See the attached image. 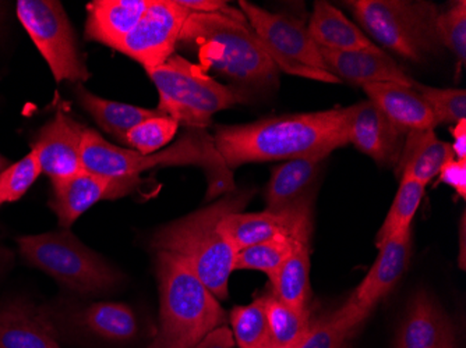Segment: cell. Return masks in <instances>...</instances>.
Segmentation results:
<instances>
[{
	"label": "cell",
	"mask_w": 466,
	"mask_h": 348,
	"mask_svg": "<svg viewBox=\"0 0 466 348\" xmlns=\"http://www.w3.org/2000/svg\"><path fill=\"white\" fill-rule=\"evenodd\" d=\"M412 256V227L397 233L379 247L376 263L350 298L365 313L376 307L404 276Z\"/></svg>",
	"instance_id": "2e32d148"
},
{
	"label": "cell",
	"mask_w": 466,
	"mask_h": 348,
	"mask_svg": "<svg viewBox=\"0 0 466 348\" xmlns=\"http://www.w3.org/2000/svg\"><path fill=\"white\" fill-rule=\"evenodd\" d=\"M188 15L190 12L177 0H150L138 25L117 52L140 63L144 69L159 66L175 55Z\"/></svg>",
	"instance_id": "8fae6325"
},
{
	"label": "cell",
	"mask_w": 466,
	"mask_h": 348,
	"mask_svg": "<svg viewBox=\"0 0 466 348\" xmlns=\"http://www.w3.org/2000/svg\"><path fill=\"white\" fill-rule=\"evenodd\" d=\"M177 128L179 124L174 119L158 114L133 127L126 137V145L141 155H151L174 140Z\"/></svg>",
	"instance_id": "d6a6232c"
},
{
	"label": "cell",
	"mask_w": 466,
	"mask_h": 348,
	"mask_svg": "<svg viewBox=\"0 0 466 348\" xmlns=\"http://www.w3.org/2000/svg\"><path fill=\"white\" fill-rule=\"evenodd\" d=\"M0 348H62L51 315L25 301L0 307Z\"/></svg>",
	"instance_id": "d6986e66"
},
{
	"label": "cell",
	"mask_w": 466,
	"mask_h": 348,
	"mask_svg": "<svg viewBox=\"0 0 466 348\" xmlns=\"http://www.w3.org/2000/svg\"><path fill=\"white\" fill-rule=\"evenodd\" d=\"M15 12L34 45L48 63L56 83L81 84L90 80V72L78 51L75 31L60 2L18 0Z\"/></svg>",
	"instance_id": "30bf717a"
},
{
	"label": "cell",
	"mask_w": 466,
	"mask_h": 348,
	"mask_svg": "<svg viewBox=\"0 0 466 348\" xmlns=\"http://www.w3.org/2000/svg\"><path fill=\"white\" fill-rule=\"evenodd\" d=\"M180 6L192 13H230L232 7L221 0H177Z\"/></svg>",
	"instance_id": "f35d334b"
},
{
	"label": "cell",
	"mask_w": 466,
	"mask_h": 348,
	"mask_svg": "<svg viewBox=\"0 0 466 348\" xmlns=\"http://www.w3.org/2000/svg\"><path fill=\"white\" fill-rule=\"evenodd\" d=\"M49 208L63 230H69L78 217L99 201L125 197L141 184L140 177H106L81 170L65 179L51 180Z\"/></svg>",
	"instance_id": "4fadbf2b"
},
{
	"label": "cell",
	"mask_w": 466,
	"mask_h": 348,
	"mask_svg": "<svg viewBox=\"0 0 466 348\" xmlns=\"http://www.w3.org/2000/svg\"><path fill=\"white\" fill-rule=\"evenodd\" d=\"M196 348H237L232 331L227 326H219L207 334Z\"/></svg>",
	"instance_id": "74e56055"
},
{
	"label": "cell",
	"mask_w": 466,
	"mask_h": 348,
	"mask_svg": "<svg viewBox=\"0 0 466 348\" xmlns=\"http://www.w3.org/2000/svg\"><path fill=\"white\" fill-rule=\"evenodd\" d=\"M311 214V193L300 198L298 203L279 209L263 211L258 214H227L219 224L228 242L235 251L245 250L258 243L268 242L275 237H295L305 230L313 229Z\"/></svg>",
	"instance_id": "7c38bea8"
},
{
	"label": "cell",
	"mask_w": 466,
	"mask_h": 348,
	"mask_svg": "<svg viewBox=\"0 0 466 348\" xmlns=\"http://www.w3.org/2000/svg\"><path fill=\"white\" fill-rule=\"evenodd\" d=\"M451 144L440 140L436 130L408 133L395 172L400 179L428 185L447 162L454 159Z\"/></svg>",
	"instance_id": "603a6c76"
},
{
	"label": "cell",
	"mask_w": 466,
	"mask_h": 348,
	"mask_svg": "<svg viewBox=\"0 0 466 348\" xmlns=\"http://www.w3.org/2000/svg\"><path fill=\"white\" fill-rule=\"evenodd\" d=\"M347 5L371 38L404 59L420 63L442 48L436 30L440 10L431 2L352 0Z\"/></svg>",
	"instance_id": "52a82bcc"
},
{
	"label": "cell",
	"mask_w": 466,
	"mask_h": 348,
	"mask_svg": "<svg viewBox=\"0 0 466 348\" xmlns=\"http://www.w3.org/2000/svg\"><path fill=\"white\" fill-rule=\"evenodd\" d=\"M239 7L279 70L320 83H341L329 73L320 48L314 44L308 25L302 21L268 12L248 0H240Z\"/></svg>",
	"instance_id": "9c48e42d"
},
{
	"label": "cell",
	"mask_w": 466,
	"mask_h": 348,
	"mask_svg": "<svg viewBox=\"0 0 466 348\" xmlns=\"http://www.w3.org/2000/svg\"><path fill=\"white\" fill-rule=\"evenodd\" d=\"M159 94L158 111L177 124L204 128L218 112L245 102V93L218 83L206 69L180 55L146 69Z\"/></svg>",
	"instance_id": "8992f818"
},
{
	"label": "cell",
	"mask_w": 466,
	"mask_h": 348,
	"mask_svg": "<svg viewBox=\"0 0 466 348\" xmlns=\"http://www.w3.org/2000/svg\"><path fill=\"white\" fill-rule=\"evenodd\" d=\"M148 5L150 0H94L87 6L86 38L117 51Z\"/></svg>",
	"instance_id": "44dd1931"
},
{
	"label": "cell",
	"mask_w": 466,
	"mask_h": 348,
	"mask_svg": "<svg viewBox=\"0 0 466 348\" xmlns=\"http://www.w3.org/2000/svg\"><path fill=\"white\" fill-rule=\"evenodd\" d=\"M347 138L348 144H353L376 164L395 169L407 133L368 99L347 107Z\"/></svg>",
	"instance_id": "9a60e30c"
},
{
	"label": "cell",
	"mask_w": 466,
	"mask_h": 348,
	"mask_svg": "<svg viewBox=\"0 0 466 348\" xmlns=\"http://www.w3.org/2000/svg\"><path fill=\"white\" fill-rule=\"evenodd\" d=\"M331 152L332 149H320L277 167L267 187V211L287 208L310 194L317 173Z\"/></svg>",
	"instance_id": "7402d4cb"
},
{
	"label": "cell",
	"mask_w": 466,
	"mask_h": 348,
	"mask_svg": "<svg viewBox=\"0 0 466 348\" xmlns=\"http://www.w3.org/2000/svg\"><path fill=\"white\" fill-rule=\"evenodd\" d=\"M415 90L423 96L431 112L436 116L437 123L457 124L461 120L466 119V93L457 88H433L415 83Z\"/></svg>",
	"instance_id": "e575fe53"
},
{
	"label": "cell",
	"mask_w": 466,
	"mask_h": 348,
	"mask_svg": "<svg viewBox=\"0 0 466 348\" xmlns=\"http://www.w3.org/2000/svg\"><path fill=\"white\" fill-rule=\"evenodd\" d=\"M264 295L272 345L284 347L305 339L311 329L310 311L290 308L272 293Z\"/></svg>",
	"instance_id": "f546056e"
},
{
	"label": "cell",
	"mask_w": 466,
	"mask_h": 348,
	"mask_svg": "<svg viewBox=\"0 0 466 348\" xmlns=\"http://www.w3.org/2000/svg\"><path fill=\"white\" fill-rule=\"evenodd\" d=\"M86 130L59 107L55 116L35 133L31 151L35 152L42 173L49 179H65L84 170L81 144Z\"/></svg>",
	"instance_id": "5bb4252c"
},
{
	"label": "cell",
	"mask_w": 466,
	"mask_h": 348,
	"mask_svg": "<svg viewBox=\"0 0 466 348\" xmlns=\"http://www.w3.org/2000/svg\"><path fill=\"white\" fill-rule=\"evenodd\" d=\"M426 185L412 179H400V188L395 195L394 203L387 214L383 226L380 227L376 235L377 248L387 240L410 229L413 217L420 205L421 198L425 197Z\"/></svg>",
	"instance_id": "1f68e13d"
},
{
	"label": "cell",
	"mask_w": 466,
	"mask_h": 348,
	"mask_svg": "<svg viewBox=\"0 0 466 348\" xmlns=\"http://www.w3.org/2000/svg\"><path fill=\"white\" fill-rule=\"evenodd\" d=\"M83 169L106 177H138L154 167H203L208 177L207 201L235 191L232 172L214 145V138L201 128H192L174 145L151 155H141L133 149L120 148L87 128L81 144Z\"/></svg>",
	"instance_id": "277c9868"
},
{
	"label": "cell",
	"mask_w": 466,
	"mask_h": 348,
	"mask_svg": "<svg viewBox=\"0 0 466 348\" xmlns=\"http://www.w3.org/2000/svg\"><path fill=\"white\" fill-rule=\"evenodd\" d=\"M320 52L329 73L339 81L360 86L384 83L415 85L416 80L408 75L383 49L339 52L320 48Z\"/></svg>",
	"instance_id": "ac0fdd59"
},
{
	"label": "cell",
	"mask_w": 466,
	"mask_h": 348,
	"mask_svg": "<svg viewBox=\"0 0 466 348\" xmlns=\"http://www.w3.org/2000/svg\"><path fill=\"white\" fill-rule=\"evenodd\" d=\"M179 44L195 52L203 69L214 70L251 91L279 85V69L242 12L192 13Z\"/></svg>",
	"instance_id": "7a4b0ae2"
},
{
	"label": "cell",
	"mask_w": 466,
	"mask_h": 348,
	"mask_svg": "<svg viewBox=\"0 0 466 348\" xmlns=\"http://www.w3.org/2000/svg\"><path fill=\"white\" fill-rule=\"evenodd\" d=\"M251 195V191L227 194L213 205L161 227L154 234L151 245L157 253L179 258L218 300H227L237 251L219 229V224L227 214L242 212Z\"/></svg>",
	"instance_id": "3957f363"
},
{
	"label": "cell",
	"mask_w": 466,
	"mask_h": 348,
	"mask_svg": "<svg viewBox=\"0 0 466 348\" xmlns=\"http://www.w3.org/2000/svg\"><path fill=\"white\" fill-rule=\"evenodd\" d=\"M394 348H455L451 321L425 290L410 298Z\"/></svg>",
	"instance_id": "e0dca14e"
},
{
	"label": "cell",
	"mask_w": 466,
	"mask_h": 348,
	"mask_svg": "<svg viewBox=\"0 0 466 348\" xmlns=\"http://www.w3.org/2000/svg\"><path fill=\"white\" fill-rule=\"evenodd\" d=\"M303 340H305V339H303ZM303 340H300V342L295 343V344L284 345V347H274V348H299L300 344H302Z\"/></svg>",
	"instance_id": "b9f144b4"
},
{
	"label": "cell",
	"mask_w": 466,
	"mask_h": 348,
	"mask_svg": "<svg viewBox=\"0 0 466 348\" xmlns=\"http://www.w3.org/2000/svg\"><path fill=\"white\" fill-rule=\"evenodd\" d=\"M441 46L452 52L461 62L466 59V2L461 0L446 12H440L436 21Z\"/></svg>",
	"instance_id": "d590c367"
},
{
	"label": "cell",
	"mask_w": 466,
	"mask_h": 348,
	"mask_svg": "<svg viewBox=\"0 0 466 348\" xmlns=\"http://www.w3.org/2000/svg\"><path fill=\"white\" fill-rule=\"evenodd\" d=\"M373 102L391 123L404 133L418 130H436V116L428 102L415 90V86L397 83L371 84L362 86Z\"/></svg>",
	"instance_id": "ffe728a7"
},
{
	"label": "cell",
	"mask_w": 466,
	"mask_h": 348,
	"mask_svg": "<svg viewBox=\"0 0 466 348\" xmlns=\"http://www.w3.org/2000/svg\"><path fill=\"white\" fill-rule=\"evenodd\" d=\"M9 159L5 158V156L0 155V176H2V173L10 166Z\"/></svg>",
	"instance_id": "60d3db41"
},
{
	"label": "cell",
	"mask_w": 466,
	"mask_h": 348,
	"mask_svg": "<svg viewBox=\"0 0 466 348\" xmlns=\"http://www.w3.org/2000/svg\"><path fill=\"white\" fill-rule=\"evenodd\" d=\"M232 334L239 348H274L266 311V295L248 305L232 308L228 316Z\"/></svg>",
	"instance_id": "f1b7e54d"
},
{
	"label": "cell",
	"mask_w": 466,
	"mask_h": 348,
	"mask_svg": "<svg viewBox=\"0 0 466 348\" xmlns=\"http://www.w3.org/2000/svg\"><path fill=\"white\" fill-rule=\"evenodd\" d=\"M309 34L319 48L327 51H374L368 35L345 17L344 13L324 0H317L308 25Z\"/></svg>",
	"instance_id": "cb8c5ba5"
},
{
	"label": "cell",
	"mask_w": 466,
	"mask_h": 348,
	"mask_svg": "<svg viewBox=\"0 0 466 348\" xmlns=\"http://www.w3.org/2000/svg\"><path fill=\"white\" fill-rule=\"evenodd\" d=\"M214 145L230 170L258 162L289 161L348 144L347 107L288 114L219 127Z\"/></svg>",
	"instance_id": "6da1fadb"
},
{
	"label": "cell",
	"mask_w": 466,
	"mask_h": 348,
	"mask_svg": "<svg viewBox=\"0 0 466 348\" xmlns=\"http://www.w3.org/2000/svg\"><path fill=\"white\" fill-rule=\"evenodd\" d=\"M298 235L271 238L268 242L258 243V244L251 245L245 250L238 251L233 271L263 272L268 280H271L279 271L282 263L287 261L288 256L292 254Z\"/></svg>",
	"instance_id": "4dcf8cb0"
},
{
	"label": "cell",
	"mask_w": 466,
	"mask_h": 348,
	"mask_svg": "<svg viewBox=\"0 0 466 348\" xmlns=\"http://www.w3.org/2000/svg\"><path fill=\"white\" fill-rule=\"evenodd\" d=\"M159 286V329L147 348H196L201 340L225 326L227 313L183 261L157 253Z\"/></svg>",
	"instance_id": "5b68a950"
},
{
	"label": "cell",
	"mask_w": 466,
	"mask_h": 348,
	"mask_svg": "<svg viewBox=\"0 0 466 348\" xmlns=\"http://www.w3.org/2000/svg\"><path fill=\"white\" fill-rule=\"evenodd\" d=\"M75 91L81 106L93 116L96 124L105 133H108L109 135L116 138L125 145L126 137L133 127L140 124L144 120L162 114L158 109L153 111V109H146V107L135 106V104H120V102L99 98L86 90L81 84H77Z\"/></svg>",
	"instance_id": "484cf974"
},
{
	"label": "cell",
	"mask_w": 466,
	"mask_h": 348,
	"mask_svg": "<svg viewBox=\"0 0 466 348\" xmlns=\"http://www.w3.org/2000/svg\"><path fill=\"white\" fill-rule=\"evenodd\" d=\"M454 143L451 144L455 159L466 161V119L461 120L451 130Z\"/></svg>",
	"instance_id": "ab89813d"
},
{
	"label": "cell",
	"mask_w": 466,
	"mask_h": 348,
	"mask_svg": "<svg viewBox=\"0 0 466 348\" xmlns=\"http://www.w3.org/2000/svg\"><path fill=\"white\" fill-rule=\"evenodd\" d=\"M41 174L38 158L33 151L25 158L10 164L0 176V206L15 203L25 197Z\"/></svg>",
	"instance_id": "836d02e7"
},
{
	"label": "cell",
	"mask_w": 466,
	"mask_h": 348,
	"mask_svg": "<svg viewBox=\"0 0 466 348\" xmlns=\"http://www.w3.org/2000/svg\"><path fill=\"white\" fill-rule=\"evenodd\" d=\"M310 237L311 230H306L296 237L292 254L269 280L272 294L295 310H309L311 297Z\"/></svg>",
	"instance_id": "d4e9b609"
},
{
	"label": "cell",
	"mask_w": 466,
	"mask_h": 348,
	"mask_svg": "<svg viewBox=\"0 0 466 348\" xmlns=\"http://www.w3.org/2000/svg\"><path fill=\"white\" fill-rule=\"evenodd\" d=\"M439 179L442 184L451 187L460 197H466V161L451 159L441 167Z\"/></svg>",
	"instance_id": "8d00e7d4"
},
{
	"label": "cell",
	"mask_w": 466,
	"mask_h": 348,
	"mask_svg": "<svg viewBox=\"0 0 466 348\" xmlns=\"http://www.w3.org/2000/svg\"><path fill=\"white\" fill-rule=\"evenodd\" d=\"M350 300L326 319L311 324L310 332L299 348H342L348 337L368 318Z\"/></svg>",
	"instance_id": "83f0119b"
},
{
	"label": "cell",
	"mask_w": 466,
	"mask_h": 348,
	"mask_svg": "<svg viewBox=\"0 0 466 348\" xmlns=\"http://www.w3.org/2000/svg\"><path fill=\"white\" fill-rule=\"evenodd\" d=\"M17 244L28 265L46 272L78 294H102L122 282V274L114 266L81 244L69 230L23 235L17 238Z\"/></svg>",
	"instance_id": "ba28073f"
},
{
	"label": "cell",
	"mask_w": 466,
	"mask_h": 348,
	"mask_svg": "<svg viewBox=\"0 0 466 348\" xmlns=\"http://www.w3.org/2000/svg\"><path fill=\"white\" fill-rule=\"evenodd\" d=\"M84 328L109 342H127L137 333L132 308L120 303H96L78 316Z\"/></svg>",
	"instance_id": "4316f807"
}]
</instances>
